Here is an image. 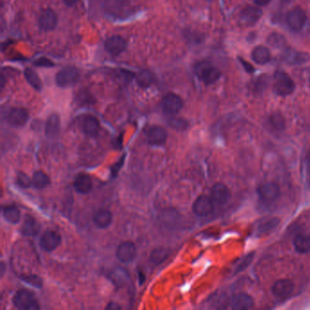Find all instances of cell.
<instances>
[{"label":"cell","instance_id":"d6986e66","mask_svg":"<svg viewBox=\"0 0 310 310\" xmlns=\"http://www.w3.org/2000/svg\"><path fill=\"white\" fill-rule=\"evenodd\" d=\"M81 129L85 135L89 136L90 138L97 137L100 130V124L99 119L93 116H86L84 118Z\"/></svg>","mask_w":310,"mask_h":310},{"label":"cell","instance_id":"ee69618b","mask_svg":"<svg viewBox=\"0 0 310 310\" xmlns=\"http://www.w3.org/2000/svg\"><path fill=\"white\" fill-rule=\"evenodd\" d=\"M106 309H109V310H112V309H114V310H116V309H120L116 303H109L108 306L106 307Z\"/></svg>","mask_w":310,"mask_h":310},{"label":"cell","instance_id":"f546056e","mask_svg":"<svg viewBox=\"0 0 310 310\" xmlns=\"http://www.w3.org/2000/svg\"><path fill=\"white\" fill-rule=\"evenodd\" d=\"M50 178L46 173L37 171L34 173L32 177V186L35 189H44L50 185Z\"/></svg>","mask_w":310,"mask_h":310},{"label":"cell","instance_id":"ffe728a7","mask_svg":"<svg viewBox=\"0 0 310 310\" xmlns=\"http://www.w3.org/2000/svg\"><path fill=\"white\" fill-rule=\"evenodd\" d=\"M93 187L91 177L87 174H79L74 180V189L79 194H89Z\"/></svg>","mask_w":310,"mask_h":310},{"label":"cell","instance_id":"ac0fdd59","mask_svg":"<svg viewBox=\"0 0 310 310\" xmlns=\"http://www.w3.org/2000/svg\"><path fill=\"white\" fill-rule=\"evenodd\" d=\"M254 299L247 293L237 294L232 299L231 308L235 310H249L254 308Z\"/></svg>","mask_w":310,"mask_h":310},{"label":"cell","instance_id":"7a4b0ae2","mask_svg":"<svg viewBox=\"0 0 310 310\" xmlns=\"http://www.w3.org/2000/svg\"><path fill=\"white\" fill-rule=\"evenodd\" d=\"M195 73L206 85L214 84L221 77V72L206 61L200 62L196 65Z\"/></svg>","mask_w":310,"mask_h":310},{"label":"cell","instance_id":"ab89813d","mask_svg":"<svg viewBox=\"0 0 310 310\" xmlns=\"http://www.w3.org/2000/svg\"><path fill=\"white\" fill-rule=\"evenodd\" d=\"M305 169H306V172L310 178V150L308 152V154L306 155V158H305Z\"/></svg>","mask_w":310,"mask_h":310},{"label":"cell","instance_id":"5b68a950","mask_svg":"<svg viewBox=\"0 0 310 310\" xmlns=\"http://www.w3.org/2000/svg\"><path fill=\"white\" fill-rule=\"evenodd\" d=\"M258 195L261 201L265 203H271L279 198L280 189L276 183H265L258 189Z\"/></svg>","mask_w":310,"mask_h":310},{"label":"cell","instance_id":"9a60e30c","mask_svg":"<svg viewBox=\"0 0 310 310\" xmlns=\"http://www.w3.org/2000/svg\"><path fill=\"white\" fill-rule=\"evenodd\" d=\"M167 133L159 126H153L147 132V141L151 146H162L166 143Z\"/></svg>","mask_w":310,"mask_h":310},{"label":"cell","instance_id":"8fae6325","mask_svg":"<svg viewBox=\"0 0 310 310\" xmlns=\"http://www.w3.org/2000/svg\"><path fill=\"white\" fill-rule=\"evenodd\" d=\"M182 107V100L177 95L173 93L167 94L162 100V108L167 115L174 116L181 110Z\"/></svg>","mask_w":310,"mask_h":310},{"label":"cell","instance_id":"f6af8a7d","mask_svg":"<svg viewBox=\"0 0 310 310\" xmlns=\"http://www.w3.org/2000/svg\"></svg>","mask_w":310,"mask_h":310},{"label":"cell","instance_id":"7bdbcfd3","mask_svg":"<svg viewBox=\"0 0 310 310\" xmlns=\"http://www.w3.org/2000/svg\"><path fill=\"white\" fill-rule=\"evenodd\" d=\"M64 3L67 5V6H72L73 5H75L77 3L78 0H63Z\"/></svg>","mask_w":310,"mask_h":310},{"label":"cell","instance_id":"f1b7e54d","mask_svg":"<svg viewBox=\"0 0 310 310\" xmlns=\"http://www.w3.org/2000/svg\"><path fill=\"white\" fill-rule=\"evenodd\" d=\"M169 254H170L169 249H167L166 247H158L151 252L150 261L153 262L155 265H159L166 260Z\"/></svg>","mask_w":310,"mask_h":310},{"label":"cell","instance_id":"b9f144b4","mask_svg":"<svg viewBox=\"0 0 310 310\" xmlns=\"http://www.w3.org/2000/svg\"><path fill=\"white\" fill-rule=\"evenodd\" d=\"M254 1H255L256 4L258 6H266L270 2V0H254Z\"/></svg>","mask_w":310,"mask_h":310},{"label":"cell","instance_id":"52a82bcc","mask_svg":"<svg viewBox=\"0 0 310 310\" xmlns=\"http://www.w3.org/2000/svg\"><path fill=\"white\" fill-rule=\"evenodd\" d=\"M215 203L209 197L202 195L195 200L192 209L198 216H207L214 210Z\"/></svg>","mask_w":310,"mask_h":310},{"label":"cell","instance_id":"5bb4252c","mask_svg":"<svg viewBox=\"0 0 310 310\" xmlns=\"http://www.w3.org/2000/svg\"><path fill=\"white\" fill-rule=\"evenodd\" d=\"M61 244V236L53 230H48L40 238V246L47 252H52Z\"/></svg>","mask_w":310,"mask_h":310},{"label":"cell","instance_id":"4fadbf2b","mask_svg":"<svg viewBox=\"0 0 310 310\" xmlns=\"http://www.w3.org/2000/svg\"><path fill=\"white\" fill-rule=\"evenodd\" d=\"M262 11L255 6H247L239 14V23L244 27H251L259 20Z\"/></svg>","mask_w":310,"mask_h":310},{"label":"cell","instance_id":"f35d334b","mask_svg":"<svg viewBox=\"0 0 310 310\" xmlns=\"http://www.w3.org/2000/svg\"><path fill=\"white\" fill-rule=\"evenodd\" d=\"M169 124L172 128L176 129H186L188 127V122L182 118H172Z\"/></svg>","mask_w":310,"mask_h":310},{"label":"cell","instance_id":"83f0119b","mask_svg":"<svg viewBox=\"0 0 310 310\" xmlns=\"http://www.w3.org/2000/svg\"><path fill=\"white\" fill-rule=\"evenodd\" d=\"M310 58L309 54L300 51H290L286 55V61L290 65H301L310 60Z\"/></svg>","mask_w":310,"mask_h":310},{"label":"cell","instance_id":"7402d4cb","mask_svg":"<svg viewBox=\"0 0 310 310\" xmlns=\"http://www.w3.org/2000/svg\"><path fill=\"white\" fill-rule=\"evenodd\" d=\"M60 131V119L59 116L56 114H52L48 118L46 123V128H45V133L49 139H55L59 135Z\"/></svg>","mask_w":310,"mask_h":310},{"label":"cell","instance_id":"e575fe53","mask_svg":"<svg viewBox=\"0 0 310 310\" xmlns=\"http://www.w3.org/2000/svg\"><path fill=\"white\" fill-rule=\"evenodd\" d=\"M267 43L270 45L271 47L274 48H277V49H281L283 47L286 46V39L285 38L277 33H273L268 37L267 39Z\"/></svg>","mask_w":310,"mask_h":310},{"label":"cell","instance_id":"e0dca14e","mask_svg":"<svg viewBox=\"0 0 310 310\" xmlns=\"http://www.w3.org/2000/svg\"><path fill=\"white\" fill-rule=\"evenodd\" d=\"M127 48L125 39L119 36H113L106 39L105 43V50L112 55H118L124 52Z\"/></svg>","mask_w":310,"mask_h":310},{"label":"cell","instance_id":"44dd1931","mask_svg":"<svg viewBox=\"0 0 310 310\" xmlns=\"http://www.w3.org/2000/svg\"><path fill=\"white\" fill-rule=\"evenodd\" d=\"M279 218L278 217H269V218H264L260 221L258 222L256 226L255 232L257 236H263L265 234L271 232L273 229H275L279 224Z\"/></svg>","mask_w":310,"mask_h":310},{"label":"cell","instance_id":"6da1fadb","mask_svg":"<svg viewBox=\"0 0 310 310\" xmlns=\"http://www.w3.org/2000/svg\"><path fill=\"white\" fill-rule=\"evenodd\" d=\"M13 304L22 310H38L40 309L34 294L27 289H19L13 297Z\"/></svg>","mask_w":310,"mask_h":310},{"label":"cell","instance_id":"d6a6232c","mask_svg":"<svg viewBox=\"0 0 310 310\" xmlns=\"http://www.w3.org/2000/svg\"><path fill=\"white\" fill-rule=\"evenodd\" d=\"M129 0H105V7L110 13H118L127 7Z\"/></svg>","mask_w":310,"mask_h":310},{"label":"cell","instance_id":"74e56055","mask_svg":"<svg viewBox=\"0 0 310 310\" xmlns=\"http://www.w3.org/2000/svg\"><path fill=\"white\" fill-rule=\"evenodd\" d=\"M23 280L28 284H30L31 286L36 287V288H42L43 286V283L40 277L38 276H35V275H28V276H23L21 277Z\"/></svg>","mask_w":310,"mask_h":310},{"label":"cell","instance_id":"8d00e7d4","mask_svg":"<svg viewBox=\"0 0 310 310\" xmlns=\"http://www.w3.org/2000/svg\"><path fill=\"white\" fill-rule=\"evenodd\" d=\"M253 257H254V253H250L249 255L246 256L245 258H243L240 262L238 263V266L236 267V271L235 273H239V272H242L245 270L248 266H250V263L253 260Z\"/></svg>","mask_w":310,"mask_h":310},{"label":"cell","instance_id":"8992f818","mask_svg":"<svg viewBox=\"0 0 310 310\" xmlns=\"http://www.w3.org/2000/svg\"><path fill=\"white\" fill-rule=\"evenodd\" d=\"M307 22V15L303 9L296 7L288 12L287 23L289 28L294 32H299L302 30Z\"/></svg>","mask_w":310,"mask_h":310},{"label":"cell","instance_id":"30bf717a","mask_svg":"<svg viewBox=\"0 0 310 310\" xmlns=\"http://www.w3.org/2000/svg\"><path fill=\"white\" fill-rule=\"evenodd\" d=\"M210 198L216 205H226L231 198L230 190L225 184L216 183L211 189Z\"/></svg>","mask_w":310,"mask_h":310},{"label":"cell","instance_id":"4316f807","mask_svg":"<svg viewBox=\"0 0 310 310\" xmlns=\"http://www.w3.org/2000/svg\"><path fill=\"white\" fill-rule=\"evenodd\" d=\"M251 56H252V59L255 61L257 64H259V65L266 64L271 58L269 50L264 46H259L255 48L252 51Z\"/></svg>","mask_w":310,"mask_h":310},{"label":"cell","instance_id":"2e32d148","mask_svg":"<svg viewBox=\"0 0 310 310\" xmlns=\"http://www.w3.org/2000/svg\"><path fill=\"white\" fill-rule=\"evenodd\" d=\"M39 28L44 31H51L55 29L57 25V16L50 8L44 9L39 17Z\"/></svg>","mask_w":310,"mask_h":310},{"label":"cell","instance_id":"9c48e42d","mask_svg":"<svg viewBox=\"0 0 310 310\" xmlns=\"http://www.w3.org/2000/svg\"><path fill=\"white\" fill-rule=\"evenodd\" d=\"M28 111L22 107H12L6 114V121L14 128H21L28 122Z\"/></svg>","mask_w":310,"mask_h":310},{"label":"cell","instance_id":"d4e9b609","mask_svg":"<svg viewBox=\"0 0 310 310\" xmlns=\"http://www.w3.org/2000/svg\"><path fill=\"white\" fill-rule=\"evenodd\" d=\"M40 230V225L33 216H27L23 222L21 227V233L27 237H35L37 236Z\"/></svg>","mask_w":310,"mask_h":310},{"label":"cell","instance_id":"277c9868","mask_svg":"<svg viewBox=\"0 0 310 310\" xmlns=\"http://www.w3.org/2000/svg\"><path fill=\"white\" fill-rule=\"evenodd\" d=\"M79 79V71L76 67H67L63 68L56 74L55 82L60 88H67L77 83Z\"/></svg>","mask_w":310,"mask_h":310},{"label":"cell","instance_id":"d590c367","mask_svg":"<svg viewBox=\"0 0 310 310\" xmlns=\"http://www.w3.org/2000/svg\"><path fill=\"white\" fill-rule=\"evenodd\" d=\"M16 181H17V185L23 189H28L30 188V186H32V178H30L27 174L23 172H19L17 174Z\"/></svg>","mask_w":310,"mask_h":310},{"label":"cell","instance_id":"603a6c76","mask_svg":"<svg viewBox=\"0 0 310 310\" xmlns=\"http://www.w3.org/2000/svg\"><path fill=\"white\" fill-rule=\"evenodd\" d=\"M113 220V216L110 211L102 208L95 213L93 216V222L95 226L101 229H105L106 227H109Z\"/></svg>","mask_w":310,"mask_h":310},{"label":"cell","instance_id":"cb8c5ba5","mask_svg":"<svg viewBox=\"0 0 310 310\" xmlns=\"http://www.w3.org/2000/svg\"><path fill=\"white\" fill-rule=\"evenodd\" d=\"M294 248L300 254L310 252V235L307 233H299L294 238Z\"/></svg>","mask_w":310,"mask_h":310},{"label":"cell","instance_id":"7c38bea8","mask_svg":"<svg viewBox=\"0 0 310 310\" xmlns=\"http://www.w3.org/2000/svg\"><path fill=\"white\" fill-rule=\"evenodd\" d=\"M294 287V283L290 279H279L272 286V293L277 299H288L293 293Z\"/></svg>","mask_w":310,"mask_h":310},{"label":"cell","instance_id":"ba28073f","mask_svg":"<svg viewBox=\"0 0 310 310\" xmlns=\"http://www.w3.org/2000/svg\"><path fill=\"white\" fill-rule=\"evenodd\" d=\"M116 256L122 263H130L137 256V248L131 241L122 242L116 249Z\"/></svg>","mask_w":310,"mask_h":310},{"label":"cell","instance_id":"1f68e13d","mask_svg":"<svg viewBox=\"0 0 310 310\" xmlns=\"http://www.w3.org/2000/svg\"><path fill=\"white\" fill-rule=\"evenodd\" d=\"M136 79L141 88H148L154 82V75L149 70H142L137 74Z\"/></svg>","mask_w":310,"mask_h":310},{"label":"cell","instance_id":"836d02e7","mask_svg":"<svg viewBox=\"0 0 310 310\" xmlns=\"http://www.w3.org/2000/svg\"><path fill=\"white\" fill-rule=\"evenodd\" d=\"M25 77L27 78L28 83L30 84L34 89L40 90V89L42 88V83H41L40 78L37 75V73L32 69H29V68L26 69L25 70Z\"/></svg>","mask_w":310,"mask_h":310},{"label":"cell","instance_id":"3957f363","mask_svg":"<svg viewBox=\"0 0 310 310\" xmlns=\"http://www.w3.org/2000/svg\"><path fill=\"white\" fill-rule=\"evenodd\" d=\"M273 89L276 94L281 97H287L288 95L293 93L295 90V83L292 78L288 76L287 73L277 72L274 77Z\"/></svg>","mask_w":310,"mask_h":310},{"label":"cell","instance_id":"484cf974","mask_svg":"<svg viewBox=\"0 0 310 310\" xmlns=\"http://www.w3.org/2000/svg\"><path fill=\"white\" fill-rule=\"evenodd\" d=\"M267 128L271 130L274 133H280L285 130L286 128V121L282 115L275 113L267 119Z\"/></svg>","mask_w":310,"mask_h":310},{"label":"cell","instance_id":"4dcf8cb0","mask_svg":"<svg viewBox=\"0 0 310 310\" xmlns=\"http://www.w3.org/2000/svg\"><path fill=\"white\" fill-rule=\"evenodd\" d=\"M3 216L10 224H17L20 220V211L15 206H7L3 210Z\"/></svg>","mask_w":310,"mask_h":310},{"label":"cell","instance_id":"60d3db41","mask_svg":"<svg viewBox=\"0 0 310 310\" xmlns=\"http://www.w3.org/2000/svg\"><path fill=\"white\" fill-rule=\"evenodd\" d=\"M240 61L242 62V64H243V66L245 67V68L247 69V71H249V72H253V71H254V68H253V67H252L250 64H249L248 62L243 61L242 59H240Z\"/></svg>","mask_w":310,"mask_h":310}]
</instances>
